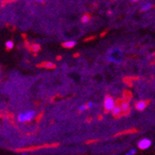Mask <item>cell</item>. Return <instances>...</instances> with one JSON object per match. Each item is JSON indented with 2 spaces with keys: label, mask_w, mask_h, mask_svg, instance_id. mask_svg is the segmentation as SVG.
Here are the masks:
<instances>
[{
  "label": "cell",
  "mask_w": 155,
  "mask_h": 155,
  "mask_svg": "<svg viewBox=\"0 0 155 155\" xmlns=\"http://www.w3.org/2000/svg\"><path fill=\"white\" fill-rule=\"evenodd\" d=\"M151 8H152V5L148 2V3H144L141 6V8H140V10H141L142 12H146V11H149Z\"/></svg>",
  "instance_id": "9"
},
{
  "label": "cell",
  "mask_w": 155,
  "mask_h": 155,
  "mask_svg": "<svg viewBox=\"0 0 155 155\" xmlns=\"http://www.w3.org/2000/svg\"><path fill=\"white\" fill-rule=\"evenodd\" d=\"M107 59L114 63H120L123 60V53L120 49L114 48L109 52Z\"/></svg>",
  "instance_id": "1"
},
{
  "label": "cell",
  "mask_w": 155,
  "mask_h": 155,
  "mask_svg": "<svg viewBox=\"0 0 155 155\" xmlns=\"http://www.w3.org/2000/svg\"><path fill=\"white\" fill-rule=\"evenodd\" d=\"M111 155H120V154H118V153H114V154H111Z\"/></svg>",
  "instance_id": "20"
},
{
  "label": "cell",
  "mask_w": 155,
  "mask_h": 155,
  "mask_svg": "<svg viewBox=\"0 0 155 155\" xmlns=\"http://www.w3.org/2000/svg\"><path fill=\"white\" fill-rule=\"evenodd\" d=\"M87 110V104H82V105H80V106L78 107V111H80V112L86 111Z\"/></svg>",
  "instance_id": "14"
},
{
  "label": "cell",
  "mask_w": 155,
  "mask_h": 155,
  "mask_svg": "<svg viewBox=\"0 0 155 155\" xmlns=\"http://www.w3.org/2000/svg\"><path fill=\"white\" fill-rule=\"evenodd\" d=\"M13 47H14L13 41L8 40V41H7V42H6V48H7L8 49H12V48H13Z\"/></svg>",
  "instance_id": "11"
},
{
  "label": "cell",
  "mask_w": 155,
  "mask_h": 155,
  "mask_svg": "<svg viewBox=\"0 0 155 155\" xmlns=\"http://www.w3.org/2000/svg\"><path fill=\"white\" fill-rule=\"evenodd\" d=\"M44 66H45L46 68H48V69H53V68H55V64L52 63V62H46V63L44 64Z\"/></svg>",
  "instance_id": "15"
},
{
  "label": "cell",
  "mask_w": 155,
  "mask_h": 155,
  "mask_svg": "<svg viewBox=\"0 0 155 155\" xmlns=\"http://www.w3.org/2000/svg\"><path fill=\"white\" fill-rule=\"evenodd\" d=\"M152 145V141L148 138V137H144V138H141L137 142V148L141 150H146L148 149H150Z\"/></svg>",
  "instance_id": "4"
},
{
  "label": "cell",
  "mask_w": 155,
  "mask_h": 155,
  "mask_svg": "<svg viewBox=\"0 0 155 155\" xmlns=\"http://www.w3.org/2000/svg\"><path fill=\"white\" fill-rule=\"evenodd\" d=\"M147 105H148L147 101H138L136 102L135 108H136V110H137L138 111H143V110L147 108Z\"/></svg>",
  "instance_id": "5"
},
{
  "label": "cell",
  "mask_w": 155,
  "mask_h": 155,
  "mask_svg": "<svg viewBox=\"0 0 155 155\" xmlns=\"http://www.w3.org/2000/svg\"><path fill=\"white\" fill-rule=\"evenodd\" d=\"M31 50L34 52H38L40 50V46L38 44H33L31 46Z\"/></svg>",
  "instance_id": "10"
},
{
  "label": "cell",
  "mask_w": 155,
  "mask_h": 155,
  "mask_svg": "<svg viewBox=\"0 0 155 155\" xmlns=\"http://www.w3.org/2000/svg\"><path fill=\"white\" fill-rule=\"evenodd\" d=\"M120 107H121L123 114H126V112H128L129 110H130V105H129V103L127 101H123L120 104Z\"/></svg>",
  "instance_id": "7"
},
{
  "label": "cell",
  "mask_w": 155,
  "mask_h": 155,
  "mask_svg": "<svg viewBox=\"0 0 155 155\" xmlns=\"http://www.w3.org/2000/svg\"><path fill=\"white\" fill-rule=\"evenodd\" d=\"M116 105L115 103V101L114 98L112 97H110V96H107L104 100V102H103V107L105 109L106 111H111L112 109L114 108V106Z\"/></svg>",
  "instance_id": "3"
},
{
  "label": "cell",
  "mask_w": 155,
  "mask_h": 155,
  "mask_svg": "<svg viewBox=\"0 0 155 155\" xmlns=\"http://www.w3.org/2000/svg\"><path fill=\"white\" fill-rule=\"evenodd\" d=\"M137 1H139V0H133V2H137Z\"/></svg>",
  "instance_id": "21"
},
{
  "label": "cell",
  "mask_w": 155,
  "mask_h": 155,
  "mask_svg": "<svg viewBox=\"0 0 155 155\" xmlns=\"http://www.w3.org/2000/svg\"><path fill=\"white\" fill-rule=\"evenodd\" d=\"M89 21H90V17L88 15H84L81 19V21L83 23H87V22H89Z\"/></svg>",
  "instance_id": "13"
},
{
  "label": "cell",
  "mask_w": 155,
  "mask_h": 155,
  "mask_svg": "<svg viewBox=\"0 0 155 155\" xmlns=\"http://www.w3.org/2000/svg\"><path fill=\"white\" fill-rule=\"evenodd\" d=\"M36 116V112L34 110H29L23 112H21V114L18 115L17 120L20 123H26V122H30L32 121L35 117Z\"/></svg>",
  "instance_id": "2"
},
{
  "label": "cell",
  "mask_w": 155,
  "mask_h": 155,
  "mask_svg": "<svg viewBox=\"0 0 155 155\" xmlns=\"http://www.w3.org/2000/svg\"><path fill=\"white\" fill-rule=\"evenodd\" d=\"M36 1H37V2H44L45 0H36Z\"/></svg>",
  "instance_id": "17"
},
{
  "label": "cell",
  "mask_w": 155,
  "mask_h": 155,
  "mask_svg": "<svg viewBox=\"0 0 155 155\" xmlns=\"http://www.w3.org/2000/svg\"><path fill=\"white\" fill-rule=\"evenodd\" d=\"M111 114H112V115H114V117H120L123 114L120 105H115L114 108L112 109V110H111Z\"/></svg>",
  "instance_id": "6"
},
{
  "label": "cell",
  "mask_w": 155,
  "mask_h": 155,
  "mask_svg": "<svg viewBox=\"0 0 155 155\" xmlns=\"http://www.w3.org/2000/svg\"><path fill=\"white\" fill-rule=\"evenodd\" d=\"M6 1H8V2H11V1H15V0H6Z\"/></svg>",
  "instance_id": "18"
},
{
  "label": "cell",
  "mask_w": 155,
  "mask_h": 155,
  "mask_svg": "<svg viewBox=\"0 0 155 155\" xmlns=\"http://www.w3.org/2000/svg\"><path fill=\"white\" fill-rule=\"evenodd\" d=\"M87 109L92 110V109L94 108V103H93L92 101H88V102L87 103Z\"/></svg>",
  "instance_id": "16"
},
{
  "label": "cell",
  "mask_w": 155,
  "mask_h": 155,
  "mask_svg": "<svg viewBox=\"0 0 155 155\" xmlns=\"http://www.w3.org/2000/svg\"><path fill=\"white\" fill-rule=\"evenodd\" d=\"M21 155H30V154H28V153H21Z\"/></svg>",
  "instance_id": "19"
},
{
  "label": "cell",
  "mask_w": 155,
  "mask_h": 155,
  "mask_svg": "<svg viewBox=\"0 0 155 155\" xmlns=\"http://www.w3.org/2000/svg\"><path fill=\"white\" fill-rule=\"evenodd\" d=\"M136 153H137V150L134 148H131L130 150H128L124 153V155H136Z\"/></svg>",
  "instance_id": "12"
},
{
  "label": "cell",
  "mask_w": 155,
  "mask_h": 155,
  "mask_svg": "<svg viewBox=\"0 0 155 155\" xmlns=\"http://www.w3.org/2000/svg\"><path fill=\"white\" fill-rule=\"evenodd\" d=\"M75 45H76V42L73 41V40H70V41H67V42H65V43H63V47L67 48H72Z\"/></svg>",
  "instance_id": "8"
}]
</instances>
